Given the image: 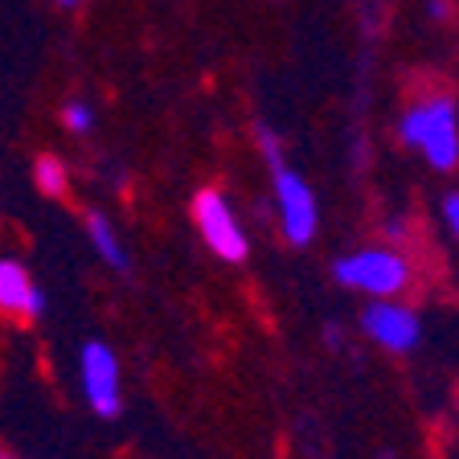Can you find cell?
Masks as SVG:
<instances>
[{
	"label": "cell",
	"mask_w": 459,
	"mask_h": 459,
	"mask_svg": "<svg viewBox=\"0 0 459 459\" xmlns=\"http://www.w3.org/2000/svg\"><path fill=\"white\" fill-rule=\"evenodd\" d=\"M41 312H46V296L33 283L29 267L17 258H0V316L33 325V320H41Z\"/></svg>",
	"instance_id": "cell-7"
},
{
	"label": "cell",
	"mask_w": 459,
	"mask_h": 459,
	"mask_svg": "<svg viewBox=\"0 0 459 459\" xmlns=\"http://www.w3.org/2000/svg\"><path fill=\"white\" fill-rule=\"evenodd\" d=\"M193 221H197L205 247H210L218 258H226V263H242V258L250 255L247 234H242L238 218H234V210H230V201L221 197L218 189H201L197 197H193Z\"/></svg>",
	"instance_id": "cell-4"
},
{
	"label": "cell",
	"mask_w": 459,
	"mask_h": 459,
	"mask_svg": "<svg viewBox=\"0 0 459 459\" xmlns=\"http://www.w3.org/2000/svg\"><path fill=\"white\" fill-rule=\"evenodd\" d=\"M361 328L390 353H411L422 341V320L406 304H390V299H373L361 312Z\"/></svg>",
	"instance_id": "cell-6"
},
{
	"label": "cell",
	"mask_w": 459,
	"mask_h": 459,
	"mask_svg": "<svg viewBox=\"0 0 459 459\" xmlns=\"http://www.w3.org/2000/svg\"><path fill=\"white\" fill-rule=\"evenodd\" d=\"M78 369H82V390L86 402L99 419H115L124 411V390H119V357L111 344L86 341L78 353Z\"/></svg>",
	"instance_id": "cell-5"
},
{
	"label": "cell",
	"mask_w": 459,
	"mask_h": 459,
	"mask_svg": "<svg viewBox=\"0 0 459 459\" xmlns=\"http://www.w3.org/2000/svg\"><path fill=\"white\" fill-rule=\"evenodd\" d=\"M333 275H336V283L353 287V291H365V296H373V299H390L411 283L406 258L385 247H365V250H353V255L336 258Z\"/></svg>",
	"instance_id": "cell-3"
},
{
	"label": "cell",
	"mask_w": 459,
	"mask_h": 459,
	"mask_svg": "<svg viewBox=\"0 0 459 459\" xmlns=\"http://www.w3.org/2000/svg\"><path fill=\"white\" fill-rule=\"evenodd\" d=\"M86 238H91V247L99 250V258H103L107 267L115 271H127V250L119 247V238H115V226L103 218V213H86Z\"/></svg>",
	"instance_id": "cell-8"
},
{
	"label": "cell",
	"mask_w": 459,
	"mask_h": 459,
	"mask_svg": "<svg viewBox=\"0 0 459 459\" xmlns=\"http://www.w3.org/2000/svg\"><path fill=\"white\" fill-rule=\"evenodd\" d=\"M33 181H38V189L46 193V197H66V164L57 160V156H38V164H33Z\"/></svg>",
	"instance_id": "cell-9"
},
{
	"label": "cell",
	"mask_w": 459,
	"mask_h": 459,
	"mask_svg": "<svg viewBox=\"0 0 459 459\" xmlns=\"http://www.w3.org/2000/svg\"><path fill=\"white\" fill-rule=\"evenodd\" d=\"M382 459H390V455H382Z\"/></svg>",
	"instance_id": "cell-14"
},
{
	"label": "cell",
	"mask_w": 459,
	"mask_h": 459,
	"mask_svg": "<svg viewBox=\"0 0 459 459\" xmlns=\"http://www.w3.org/2000/svg\"><path fill=\"white\" fill-rule=\"evenodd\" d=\"M258 140H263V156H267V164H271V185H275V205H279V218H283V234H287V242L304 247V242H312L316 226H320L316 193H312V185L283 160L279 140L267 127H258Z\"/></svg>",
	"instance_id": "cell-1"
},
{
	"label": "cell",
	"mask_w": 459,
	"mask_h": 459,
	"mask_svg": "<svg viewBox=\"0 0 459 459\" xmlns=\"http://www.w3.org/2000/svg\"><path fill=\"white\" fill-rule=\"evenodd\" d=\"M62 4H78V0H62Z\"/></svg>",
	"instance_id": "cell-13"
},
{
	"label": "cell",
	"mask_w": 459,
	"mask_h": 459,
	"mask_svg": "<svg viewBox=\"0 0 459 459\" xmlns=\"http://www.w3.org/2000/svg\"><path fill=\"white\" fill-rule=\"evenodd\" d=\"M443 218H447L451 234L459 238V193H447V197H443Z\"/></svg>",
	"instance_id": "cell-11"
},
{
	"label": "cell",
	"mask_w": 459,
	"mask_h": 459,
	"mask_svg": "<svg viewBox=\"0 0 459 459\" xmlns=\"http://www.w3.org/2000/svg\"><path fill=\"white\" fill-rule=\"evenodd\" d=\"M0 459H13V455H9V451H0Z\"/></svg>",
	"instance_id": "cell-12"
},
{
	"label": "cell",
	"mask_w": 459,
	"mask_h": 459,
	"mask_svg": "<svg viewBox=\"0 0 459 459\" xmlns=\"http://www.w3.org/2000/svg\"><path fill=\"white\" fill-rule=\"evenodd\" d=\"M402 143H411L427 156L430 169H455L459 164V115L451 99H427L402 115Z\"/></svg>",
	"instance_id": "cell-2"
},
{
	"label": "cell",
	"mask_w": 459,
	"mask_h": 459,
	"mask_svg": "<svg viewBox=\"0 0 459 459\" xmlns=\"http://www.w3.org/2000/svg\"><path fill=\"white\" fill-rule=\"evenodd\" d=\"M62 119H66V127L70 132H91V127H95V111H91V107L82 103V99H74V103H66V111H62Z\"/></svg>",
	"instance_id": "cell-10"
}]
</instances>
